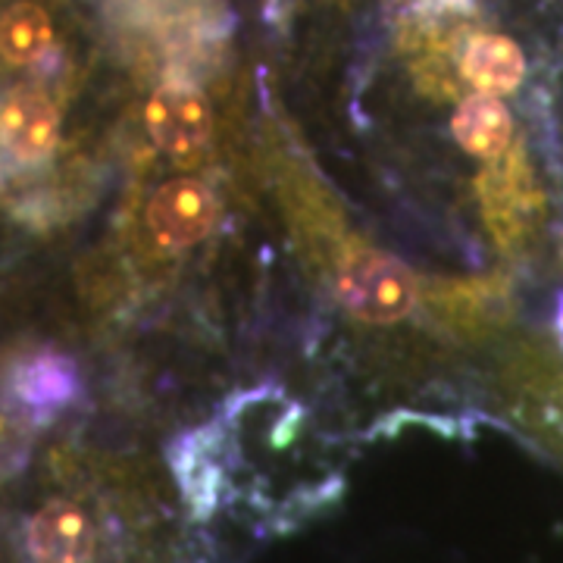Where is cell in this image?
<instances>
[{
	"label": "cell",
	"instance_id": "cell-1",
	"mask_svg": "<svg viewBox=\"0 0 563 563\" xmlns=\"http://www.w3.org/2000/svg\"><path fill=\"white\" fill-rule=\"evenodd\" d=\"M335 298L361 322H398L413 313L420 301L417 276L391 254L354 247L344 254L335 273Z\"/></svg>",
	"mask_w": 563,
	"mask_h": 563
},
{
	"label": "cell",
	"instance_id": "cell-2",
	"mask_svg": "<svg viewBox=\"0 0 563 563\" xmlns=\"http://www.w3.org/2000/svg\"><path fill=\"white\" fill-rule=\"evenodd\" d=\"M479 203L488 232L501 251H520L542 222V188L526 161L523 147H510L479 176Z\"/></svg>",
	"mask_w": 563,
	"mask_h": 563
},
{
	"label": "cell",
	"instance_id": "cell-3",
	"mask_svg": "<svg viewBox=\"0 0 563 563\" xmlns=\"http://www.w3.org/2000/svg\"><path fill=\"white\" fill-rule=\"evenodd\" d=\"M63 135V110L35 81L13 85L0 95V151L20 166L44 163Z\"/></svg>",
	"mask_w": 563,
	"mask_h": 563
},
{
	"label": "cell",
	"instance_id": "cell-4",
	"mask_svg": "<svg viewBox=\"0 0 563 563\" xmlns=\"http://www.w3.org/2000/svg\"><path fill=\"white\" fill-rule=\"evenodd\" d=\"M144 122L154 144L166 157L179 163H195L213 139L210 103L188 81H166L144 107Z\"/></svg>",
	"mask_w": 563,
	"mask_h": 563
},
{
	"label": "cell",
	"instance_id": "cell-5",
	"mask_svg": "<svg viewBox=\"0 0 563 563\" xmlns=\"http://www.w3.org/2000/svg\"><path fill=\"white\" fill-rule=\"evenodd\" d=\"M220 222V201L210 185L173 179L154 191L147 203V232L163 251H181L203 242Z\"/></svg>",
	"mask_w": 563,
	"mask_h": 563
},
{
	"label": "cell",
	"instance_id": "cell-6",
	"mask_svg": "<svg viewBox=\"0 0 563 563\" xmlns=\"http://www.w3.org/2000/svg\"><path fill=\"white\" fill-rule=\"evenodd\" d=\"M25 551L32 563H95V517L73 498H47L25 523Z\"/></svg>",
	"mask_w": 563,
	"mask_h": 563
},
{
	"label": "cell",
	"instance_id": "cell-7",
	"mask_svg": "<svg viewBox=\"0 0 563 563\" xmlns=\"http://www.w3.org/2000/svg\"><path fill=\"white\" fill-rule=\"evenodd\" d=\"M10 395L25 413L47 420L79 395V369L66 354L41 351L22 361L10 379Z\"/></svg>",
	"mask_w": 563,
	"mask_h": 563
},
{
	"label": "cell",
	"instance_id": "cell-8",
	"mask_svg": "<svg viewBox=\"0 0 563 563\" xmlns=\"http://www.w3.org/2000/svg\"><path fill=\"white\" fill-rule=\"evenodd\" d=\"M451 135L463 154L492 163L514 147V117L495 95L476 91L454 110Z\"/></svg>",
	"mask_w": 563,
	"mask_h": 563
},
{
	"label": "cell",
	"instance_id": "cell-9",
	"mask_svg": "<svg viewBox=\"0 0 563 563\" xmlns=\"http://www.w3.org/2000/svg\"><path fill=\"white\" fill-rule=\"evenodd\" d=\"M57 44V25L38 0H13L0 10V60L7 66H35L51 57Z\"/></svg>",
	"mask_w": 563,
	"mask_h": 563
},
{
	"label": "cell",
	"instance_id": "cell-10",
	"mask_svg": "<svg viewBox=\"0 0 563 563\" xmlns=\"http://www.w3.org/2000/svg\"><path fill=\"white\" fill-rule=\"evenodd\" d=\"M463 79L479 95H510L526 79V57L520 44L507 35H479L466 44L461 57Z\"/></svg>",
	"mask_w": 563,
	"mask_h": 563
},
{
	"label": "cell",
	"instance_id": "cell-11",
	"mask_svg": "<svg viewBox=\"0 0 563 563\" xmlns=\"http://www.w3.org/2000/svg\"><path fill=\"white\" fill-rule=\"evenodd\" d=\"M561 332H563V317H561Z\"/></svg>",
	"mask_w": 563,
	"mask_h": 563
}]
</instances>
